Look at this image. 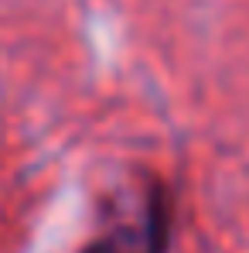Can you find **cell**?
<instances>
[{"mask_svg":"<svg viewBox=\"0 0 249 253\" xmlns=\"http://www.w3.org/2000/svg\"><path fill=\"white\" fill-rule=\"evenodd\" d=\"M174 229V202L164 185L150 181L140 195L133 212L106 226L82 253H167Z\"/></svg>","mask_w":249,"mask_h":253,"instance_id":"6da1fadb","label":"cell"}]
</instances>
